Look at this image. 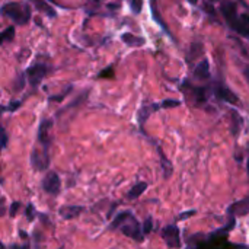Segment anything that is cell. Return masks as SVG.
I'll use <instances>...</instances> for the list:
<instances>
[{
    "label": "cell",
    "instance_id": "9a60e30c",
    "mask_svg": "<svg viewBox=\"0 0 249 249\" xmlns=\"http://www.w3.org/2000/svg\"><path fill=\"white\" fill-rule=\"evenodd\" d=\"M146 188H147V184H146V182H139V184H136V185L128 191V198H130V200L139 198V197L146 191Z\"/></svg>",
    "mask_w": 249,
    "mask_h": 249
},
{
    "label": "cell",
    "instance_id": "d4e9b609",
    "mask_svg": "<svg viewBox=\"0 0 249 249\" xmlns=\"http://www.w3.org/2000/svg\"><path fill=\"white\" fill-rule=\"evenodd\" d=\"M245 76H247V80H248V83H249V67L245 69Z\"/></svg>",
    "mask_w": 249,
    "mask_h": 249
},
{
    "label": "cell",
    "instance_id": "6da1fadb",
    "mask_svg": "<svg viewBox=\"0 0 249 249\" xmlns=\"http://www.w3.org/2000/svg\"><path fill=\"white\" fill-rule=\"evenodd\" d=\"M220 12L225 16L228 25L235 29L236 32H239L241 35L249 38V16L242 13L238 15V7L233 1H223L220 6Z\"/></svg>",
    "mask_w": 249,
    "mask_h": 249
},
{
    "label": "cell",
    "instance_id": "ba28073f",
    "mask_svg": "<svg viewBox=\"0 0 249 249\" xmlns=\"http://www.w3.org/2000/svg\"><path fill=\"white\" fill-rule=\"evenodd\" d=\"M53 127V121L51 120H44L38 128V143L42 146V150L48 152L50 147V131Z\"/></svg>",
    "mask_w": 249,
    "mask_h": 249
},
{
    "label": "cell",
    "instance_id": "4fadbf2b",
    "mask_svg": "<svg viewBox=\"0 0 249 249\" xmlns=\"http://www.w3.org/2000/svg\"><path fill=\"white\" fill-rule=\"evenodd\" d=\"M194 76L198 77V79H201V80L209 79V76H210V69H209V61H207V60H203V61L197 66V69L194 70Z\"/></svg>",
    "mask_w": 249,
    "mask_h": 249
},
{
    "label": "cell",
    "instance_id": "8fae6325",
    "mask_svg": "<svg viewBox=\"0 0 249 249\" xmlns=\"http://www.w3.org/2000/svg\"><path fill=\"white\" fill-rule=\"evenodd\" d=\"M248 212H249V198L235 203V204L229 209V213H231V214H236V216H245Z\"/></svg>",
    "mask_w": 249,
    "mask_h": 249
},
{
    "label": "cell",
    "instance_id": "9c48e42d",
    "mask_svg": "<svg viewBox=\"0 0 249 249\" xmlns=\"http://www.w3.org/2000/svg\"><path fill=\"white\" fill-rule=\"evenodd\" d=\"M82 212H83V207H80V206H66V207L60 209L61 217H64L67 220L69 219H76L77 216L82 214Z\"/></svg>",
    "mask_w": 249,
    "mask_h": 249
},
{
    "label": "cell",
    "instance_id": "ac0fdd59",
    "mask_svg": "<svg viewBox=\"0 0 249 249\" xmlns=\"http://www.w3.org/2000/svg\"><path fill=\"white\" fill-rule=\"evenodd\" d=\"M128 1H130L131 10H133L134 13H140L142 6H143V0H128Z\"/></svg>",
    "mask_w": 249,
    "mask_h": 249
},
{
    "label": "cell",
    "instance_id": "7c38bea8",
    "mask_svg": "<svg viewBox=\"0 0 249 249\" xmlns=\"http://www.w3.org/2000/svg\"><path fill=\"white\" fill-rule=\"evenodd\" d=\"M217 95H219L220 99L226 101L228 104H238V96H236L231 89H228V88L220 86V88L217 89Z\"/></svg>",
    "mask_w": 249,
    "mask_h": 249
},
{
    "label": "cell",
    "instance_id": "7402d4cb",
    "mask_svg": "<svg viewBox=\"0 0 249 249\" xmlns=\"http://www.w3.org/2000/svg\"><path fill=\"white\" fill-rule=\"evenodd\" d=\"M19 207H20V203H18V201H16V203H13V204H12V207H10V214H12V216H15V214H16V212L19 210Z\"/></svg>",
    "mask_w": 249,
    "mask_h": 249
},
{
    "label": "cell",
    "instance_id": "5b68a950",
    "mask_svg": "<svg viewBox=\"0 0 249 249\" xmlns=\"http://www.w3.org/2000/svg\"><path fill=\"white\" fill-rule=\"evenodd\" d=\"M162 236L169 248H179L181 247V238H179V229L175 225L166 226L162 231Z\"/></svg>",
    "mask_w": 249,
    "mask_h": 249
},
{
    "label": "cell",
    "instance_id": "4316f807",
    "mask_svg": "<svg viewBox=\"0 0 249 249\" xmlns=\"http://www.w3.org/2000/svg\"><path fill=\"white\" fill-rule=\"evenodd\" d=\"M0 249H4V245H3L1 242H0Z\"/></svg>",
    "mask_w": 249,
    "mask_h": 249
},
{
    "label": "cell",
    "instance_id": "603a6c76",
    "mask_svg": "<svg viewBox=\"0 0 249 249\" xmlns=\"http://www.w3.org/2000/svg\"><path fill=\"white\" fill-rule=\"evenodd\" d=\"M112 76V69L109 67L108 70H104L101 74H99V77H111Z\"/></svg>",
    "mask_w": 249,
    "mask_h": 249
},
{
    "label": "cell",
    "instance_id": "484cf974",
    "mask_svg": "<svg viewBox=\"0 0 249 249\" xmlns=\"http://www.w3.org/2000/svg\"><path fill=\"white\" fill-rule=\"evenodd\" d=\"M188 1H190L191 4H197V1H198V0H188Z\"/></svg>",
    "mask_w": 249,
    "mask_h": 249
},
{
    "label": "cell",
    "instance_id": "cb8c5ba5",
    "mask_svg": "<svg viewBox=\"0 0 249 249\" xmlns=\"http://www.w3.org/2000/svg\"><path fill=\"white\" fill-rule=\"evenodd\" d=\"M10 249H29V245H12Z\"/></svg>",
    "mask_w": 249,
    "mask_h": 249
},
{
    "label": "cell",
    "instance_id": "5bb4252c",
    "mask_svg": "<svg viewBox=\"0 0 249 249\" xmlns=\"http://www.w3.org/2000/svg\"><path fill=\"white\" fill-rule=\"evenodd\" d=\"M123 41L127 44V45H131V47H140L144 44V39L140 38V36H136L133 34H123Z\"/></svg>",
    "mask_w": 249,
    "mask_h": 249
},
{
    "label": "cell",
    "instance_id": "83f0119b",
    "mask_svg": "<svg viewBox=\"0 0 249 249\" xmlns=\"http://www.w3.org/2000/svg\"><path fill=\"white\" fill-rule=\"evenodd\" d=\"M47 1H51V3H57V0H47Z\"/></svg>",
    "mask_w": 249,
    "mask_h": 249
},
{
    "label": "cell",
    "instance_id": "3957f363",
    "mask_svg": "<svg viewBox=\"0 0 249 249\" xmlns=\"http://www.w3.org/2000/svg\"><path fill=\"white\" fill-rule=\"evenodd\" d=\"M0 12L3 16L12 19L18 25H25L31 19V7L28 4L18 3V1L6 3L4 6H1Z\"/></svg>",
    "mask_w": 249,
    "mask_h": 249
},
{
    "label": "cell",
    "instance_id": "2e32d148",
    "mask_svg": "<svg viewBox=\"0 0 249 249\" xmlns=\"http://www.w3.org/2000/svg\"><path fill=\"white\" fill-rule=\"evenodd\" d=\"M13 36H15V28H13V26L6 28L3 32H0V45L4 44L6 41H12Z\"/></svg>",
    "mask_w": 249,
    "mask_h": 249
},
{
    "label": "cell",
    "instance_id": "ffe728a7",
    "mask_svg": "<svg viewBox=\"0 0 249 249\" xmlns=\"http://www.w3.org/2000/svg\"><path fill=\"white\" fill-rule=\"evenodd\" d=\"M179 105V101H163L160 107L163 108H172V107H178Z\"/></svg>",
    "mask_w": 249,
    "mask_h": 249
},
{
    "label": "cell",
    "instance_id": "30bf717a",
    "mask_svg": "<svg viewBox=\"0 0 249 249\" xmlns=\"http://www.w3.org/2000/svg\"><path fill=\"white\" fill-rule=\"evenodd\" d=\"M35 7H36V10H39V12H42L44 15H47V16H50V18H54L57 13H55V10L48 4V1L47 0H29Z\"/></svg>",
    "mask_w": 249,
    "mask_h": 249
},
{
    "label": "cell",
    "instance_id": "44dd1931",
    "mask_svg": "<svg viewBox=\"0 0 249 249\" xmlns=\"http://www.w3.org/2000/svg\"><path fill=\"white\" fill-rule=\"evenodd\" d=\"M6 142H7V137H6V134L0 130V153H1V150L4 149V146H6Z\"/></svg>",
    "mask_w": 249,
    "mask_h": 249
},
{
    "label": "cell",
    "instance_id": "277c9868",
    "mask_svg": "<svg viewBox=\"0 0 249 249\" xmlns=\"http://www.w3.org/2000/svg\"><path fill=\"white\" fill-rule=\"evenodd\" d=\"M60 187H61V181H60L58 175L55 172H53V171L47 172V175L42 179V190L47 194L57 196L60 193Z\"/></svg>",
    "mask_w": 249,
    "mask_h": 249
},
{
    "label": "cell",
    "instance_id": "e0dca14e",
    "mask_svg": "<svg viewBox=\"0 0 249 249\" xmlns=\"http://www.w3.org/2000/svg\"><path fill=\"white\" fill-rule=\"evenodd\" d=\"M159 153H160V160H162V166H163V175H165V178H168L171 175V172H172L171 162L166 160V158H165V155H163V152L160 149H159Z\"/></svg>",
    "mask_w": 249,
    "mask_h": 249
},
{
    "label": "cell",
    "instance_id": "d6986e66",
    "mask_svg": "<svg viewBox=\"0 0 249 249\" xmlns=\"http://www.w3.org/2000/svg\"><path fill=\"white\" fill-rule=\"evenodd\" d=\"M142 231H143V235H146V233H149V232L152 231V219H150V217L144 222V225H143V229H142Z\"/></svg>",
    "mask_w": 249,
    "mask_h": 249
},
{
    "label": "cell",
    "instance_id": "52a82bcc",
    "mask_svg": "<svg viewBox=\"0 0 249 249\" xmlns=\"http://www.w3.org/2000/svg\"><path fill=\"white\" fill-rule=\"evenodd\" d=\"M31 163H32V166H34V169H36V171H44V169H47L48 165H50L48 152L39 150V149H34V150H32V156H31Z\"/></svg>",
    "mask_w": 249,
    "mask_h": 249
},
{
    "label": "cell",
    "instance_id": "7a4b0ae2",
    "mask_svg": "<svg viewBox=\"0 0 249 249\" xmlns=\"http://www.w3.org/2000/svg\"><path fill=\"white\" fill-rule=\"evenodd\" d=\"M117 228H120L125 236L133 238L134 241L143 239L142 226L139 225V222L134 219V216L130 212H123V213L117 214V217L111 223V229H117Z\"/></svg>",
    "mask_w": 249,
    "mask_h": 249
},
{
    "label": "cell",
    "instance_id": "8992f818",
    "mask_svg": "<svg viewBox=\"0 0 249 249\" xmlns=\"http://www.w3.org/2000/svg\"><path fill=\"white\" fill-rule=\"evenodd\" d=\"M48 69L45 64H34L31 66L28 70H26V76H28V80L32 86H38L39 82L44 79V76L47 74Z\"/></svg>",
    "mask_w": 249,
    "mask_h": 249
}]
</instances>
